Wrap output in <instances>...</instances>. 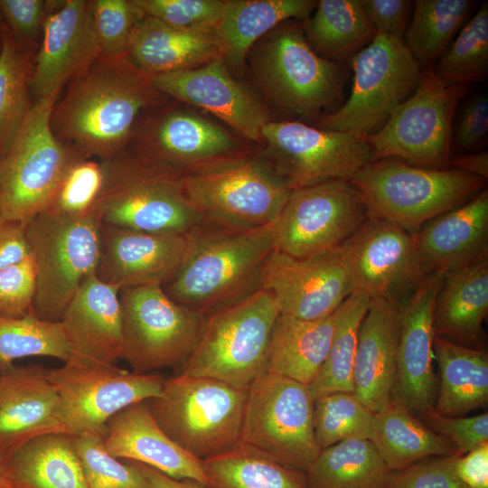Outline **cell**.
Listing matches in <instances>:
<instances>
[{
  "label": "cell",
  "mask_w": 488,
  "mask_h": 488,
  "mask_svg": "<svg viewBox=\"0 0 488 488\" xmlns=\"http://www.w3.org/2000/svg\"><path fill=\"white\" fill-rule=\"evenodd\" d=\"M46 373L58 395L67 433L72 436H106L107 424L133 404L157 397L164 378L139 374L115 365L63 363Z\"/></svg>",
  "instance_id": "ac0fdd59"
},
{
  "label": "cell",
  "mask_w": 488,
  "mask_h": 488,
  "mask_svg": "<svg viewBox=\"0 0 488 488\" xmlns=\"http://www.w3.org/2000/svg\"><path fill=\"white\" fill-rule=\"evenodd\" d=\"M351 61L353 83L349 99L324 115L316 127L367 137L415 92L422 68L402 39L380 33Z\"/></svg>",
  "instance_id": "8fae6325"
},
{
  "label": "cell",
  "mask_w": 488,
  "mask_h": 488,
  "mask_svg": "<svg viewBox=\"0 0 488 488\" xmlns=\"http://www.w3.org/2000/svg\"><path fill=\"white\" fill-rule=\"evenodd\" d=\"M59 96L36 99L0 157V216L25 224L52 201L72 162L80 157L51 126Z\"/></svg>",
  "instance_id": "9c48e42d"
},
{
  "label": "cell",
  "mask_w": 488,
  "mask_h": 488,
  "mask_svg": "<svg viewBox=\"0 0 488 488\" xmlns=\"http://www.w3.org/2000/svg\"><path fill=\"white\" fill-rule=\"evenodd\" d=\"M34 356L68 361L70 349L61 324L40 319L33 312L21 317H0V369Z\"/></svg>",
  "instance_id": "7bdbcfd3"
},
{
  "label": "cell",
  "mask_w": 488,
  "mask_h": 488,
  "mask_svg": "<svg viewBox=\"0 0 488 488\" xmlns=\"http://www.w3.org/2000/svg\"><path fill=\"white\" fill-rule=\"evenodd\" d=\"M30 255L24 225L0 216V270Z\"/></svg>",
  "instance_id": "680465c9"
},
{
  "label": "cell",
  "mask_w": 488,
  "mask_h": 488,
  "mask_svg": "<svg viewBox=\"0 0 488 488\" xmlns=\"http://www.w3.org/2000/svg\"><path fill=\"white\" fill-rule=\"evenodd\" d=\"M145 16L170 26L216 33L225 9V0H134Z\"/></svg>",
  "instance_id": "681fc988"
},
{
  "label": "cell",
  "mask_w": 488,
  "mask_h": 488,
  "mask_svg": "<svg viewBox=\"0 0 488 488\" xmlns=\"http://www.w3.org/2000/svg\"><path fill=\"white\" fill-rule=\"evenodd\" d=\"M457 455L430 457L392 471L386 488H470L455 474Z\"/></svg>",
  "instance_id": "f5cc1de1"
},
{
  "label": "cell",
  "mask_w": 488,
  "mask_h": 488,
  "mask_svg": "<svg viewBox=\"0 0 488 488\" xmlns=\"http://www.w3.org/2000/svg\"><path fill=\"white\" fill-rule=\"evenodd\" d=\"M313 414L308 386L263 372L247 390L239 444L305 473L321 451Z\"/></svg>",
  "instance_id": "7c38bea8"
},
{
  "label": "cell",
  "mask_w": 488,
  "mask_h": 488,
  "mask_svg": "<svg viewBox=\"0 0 488 488\" xmlns=\"http://www.w3.org/2000/svg\"><path fill=\"white\" fill-rule=\"evenodd\" d=\"M371 441L391 471L404 469L432 456L456 453L451 441L394 400L374 413Z\"/></svg>",
  "instance_id": "d590c367"
},
{
  "label": "cell",
  "mask_w": 488,
  "mask_h": 488,
  "mask_svg": "<svg viewBox=\"0 0 488 488\" xmlns=\"http://www.w3.org/2000/svg\"><path fill=\"white\" fill-rule=\"evenodd\" d=\"M105 183L103 160L77 157L68 168L55 194L44 209L63 215L93 211Z\"/></svg>",
  "instance_id": "7dc6e473"
},
{
  "label": "cell",
  "mask_w": 488,
  "mask_h": 488,
  "mask_svg": "<svg viewBox=\"0 0 488 488\" xmlns=\"http://www.w3.org/2000/svg\"><path fill=\"white\" fill-rule=\"evenodd\" d=\"M203 464L210 488H309L305 473L240 444Z\"/></svg>",
  "instance_id": "f35d334b"
},
{
  "label": "cell",
  "mask_w": 488,
  "mask_h": 488,
  "mask_svg": "<svg viewBox=\"0 0 488 488\" xmlns=\"http://www.w3.org/2000/svg\"><path fill=\"white\" fill-rule=\"evenodd\" d=\"M443 280V274H429L400 308L392 400L420 416L434 409L436 399L433 321Z\"/></svg>",
  "instance_id": "7402d4cb"
},
{
  "label": "cell",
  "mask_w": 488,
  "mask_h": 488,
  "mask_svg": "<svg viewBox=\"0 0 488 488\" xmlns=\"http://www.w3.org/2000/svg\"><path fill=\"white\" fill-rule=\"evenodd\" d=\"M104 446L118 459L145 465L175 479L194 480L210 488L203 461L163 431L146 400L127 407L108 420Z\"/></svg>",
  "instance_id": "4316f807"
},
{
  "label": "cell",
  "mask_w": 488,
  "mask_h": 488,
  "mask_svg": "<svg viewBox=\"0 0 488 488\" xmlns=\"http://www.w3.org/2000/svg\"><path fill=\"white\" fill-rule=\"evenodd\" d=\"M488 133V99L484 95L468 100L460 116L455 142L461 151L469 152L484 145Z\"/></svg>",
  "instance_id": "9f6ffc18"
},
{
  "label": "cell",
  "mask_w": 488,
  "mask_h": 488,
  "mask_svg": "<svg viewBox=\"0 0 488 488\" xmlns=\"http://www.w3.org/2000/svg\"><path fill=\"white\" fill-rule=\"evenodd\" d=\"M126 55L143 73L155 76L202 66L221 56V50L216 33L179 29L144 16Z\"/></svg>",
  "instance_id": "f546056e"
},
{
  "label": "cell",
  "mask_w": 488,
  "mask_h": 488,
  "mask_svg": "<svg viewBox=\"0 0 488 488\" xmlns=\"http://www.w3.org/2000/svg\"><path fill=\"white\" fill-rule=\"evenodd\" d=\"M36 270L32 256L0 270V317H21L33 312Z\"/></svg>",
  "instance_id": "f907efd6"
},
{
  "label": "cell",
  "mask_w": 488,
  "mask_h": 488,
  "mask_svg": "<svg viewBox=\"0 0 488 488\" xmlns=\"http://www.w3.org/2000/svg\"><path fill=\"white\" fill-rule=\"evenodd\" d=\"M3 456L14 488H89L68 433L37 436Z\"/></svg>",
  "instance_id": "836d02e7"
},
{
  "label": "cell",
  "mask_w": 488,
  "mask_h": 488,
  "mask_svg": "<svg viewBox=\"0 0 488 488\" xmlns=\"http://www.w3.org/2000/svg\"><path fill=\"white\" fill-rule=\"evenodd\" d=\"M279 314L273 296L264 289L208 314L198 343L180 373L247 390L265 372L267 343Z\"/></svg>",
  "instance_id": "ba28073f"
},
{
  "label": "cell",
  "mask_w": 488,
  "mask_h": 488,
  "mask_svg": "<svg viewBox=\"0 0 488 488\" xmlns=\"http://www.w3.org/2000/svg\"><path fill=\"white\" fill-rule=\"evenodd\" d=\"M55 1L0 0L5 26L23 45L38 49L45 21Z\"/></svg>",
  "instance_id": "816d5d0a"
},
{
  "label": "cell",
  "mask_w": 488,
  "mask_h": 488,
  "mask_svg": "<svg viewBox=\"0 0 488 488\" xmlns=\"http://www.w3.org/2000/svg\"><path fill=\"white\" fill-rule=\"evenodd\" d=\"M432 69L447 86H469L487 76L488 5L486 2L482 4Z\"/></svg>",
  "instance_id": "ee69618b"
},
{
  "label": "cell",
  "mask_w": 488,
  "mask_h": 488,
  "mask_svg": "<svg viewBox=\"0 0 488 488\" xmlns=\"http://www.w3.org/2000/svg\"><path fill=\"white\" fill-rule=\"evenodd\" d=\"M4 27H5V22H4V19L0 11V50H1V45H2V36H3Z\"/></svg>",
  "instance_id": "be15d7a7"
},
{
  "label": "cell",
  "mask_w": 488,
  "mask_h": 488,
  "mask_svg": "<svg viewBox=\"0 0 488 488\" xmlns=\"http://www.w3.org/2000/svg\"><path fill=\"white\" fill-rule=\"evenodd\" d=\"M150 77L166 97L213 115L240 137L261 145L262 128L272 120L269 111L231 75L221 56L194 69Z\"/></svg>",
  "instance_id": "44dd1931"
},
{
  "label": "cell",
  "mask_w": 488,
  "mask_h": 488,
  "mask_svg": "<svg viewBox=\"0 0 488 488\" xmlns=\"http://www.w3.org/2000/svg\"><path fill=\"white\" fill-rule=\"evenodd\" d=\"M369 219L358 189L331 180L291 190L274 221L275 250L305 258L340 247Z\"/></svg>",
  "instance_id": "e0dca14e"
},
{
  "label": "cell",
  "mask_w": 488,
  "mask_h": 488,
  "mask_svg": "<svg viewBox=\"0 0 488 488\" xmlns=\"http://www.w3.org/2000/svg\"><path fill=\"white\" fill-rule=\"evenodd\" d=\"M455 169L482 177L488 178L487 152L472 153L455 156L452 160Z\"/></svg>",
  "instance_id": "94428289"
},
{
  "label": "cell",
  "mask_w": 488,
  "mask_h": 488,
  "mask_svg": "<svg viewBox=\"0 0 488 488\" xmlns=\"http://www.w3.org/2000/svg\"><path fill=\"white\" fill-rule=\"evenodd\" d=\"M274 221L252 229L203 223L188 232L186 255L164 291L208 314L258 290L263 264L275 249Z\"/></svg>",
  "instance_id": "7a4b0ae2"
},
{
  "label": "cell",
  "mask_w": 488,
  "mask_h": 488,
  "mask_svg": "<svg viewBox=\"0 0 488 488\" xmlns=\"http://www.w3.org/2000/svg\"><path fill=\"white\" fill-rule=\"evenodd\" d=\"M457 477L470 488H488V442L465 455H457L454 463Z\"/></svg>",
  "instance_id": "6f0895ef"
},
{
  "label": "cell",
  "mask_w": 488,
  "mask_h": 488,
  "mask_svg": "<svg viewBox=\"0 0 488 488\" xmlns=\"http://www.w3.org/2000/svg\"><path fill=\"white\" fill-rule=\"evenodd\" d=\"M316 5L314 0H225L216 36L229 70H242L259 39L290 19L305 21Z\"/></svg>",
  "instance_id": "1f68e13d"
},
{
  "label": "cell",
  "mask_w": 488,
  "mask_h": 488,
  "mask_svg": "<svg viewBox=\"0 0 488 488\" xmlns=\"http://www.w3.org/2000/svg\"><path fill=\"white\" fill-rule=\"evenodd\" d=\"M399 303L371 298L354 357L353 394L372 413L392 400L399 334Z\"/></svg>",
  "instance_id": "83f0119b"
},
{
  "label": "cell",
  "mask_w": 488,
  "mask_h": 488,
  "mask_svg": "<svg viewBox=\"0 0 488 488\" xmlns=\"http://www.w3.org/2000/svg\"><path fill=\"white\" fill-rule=\"evenodd\" d=\"M371 298L352 292L333 313V332L324 363L308 385L315 399L333 392L353 393L352 371L361 323Z\"/></svg>",
  "instance_id": "ab89813d"
},
{
  "label": "cell",
  "mask_w": 488,
  "mask_h": 488,
  "mask_svg": "<svg viewBox=\"0 0 488 488\" xmlns=\"http://www.w3.org/2000/svg\"><path fill=\"white\" fill-rule=\"evenodd\" d=\"M305 39L321 57L341 62L369 45L377 33L361 0H320L303 23Z\"/></svg>",
  "instance_id": "8d00e7d4"
},
{
  "label": "cell",
  "mask_w": 488,
  "mask_h": 488,
  "mask_svg": "<svg viewBox=\"0 0 488 488\" xmlns=\"http://www.w3.org/2000/svg\"><path fill=\"white\" fill-rule=\"evenodd\" d=\"M373 415L352 392H333L315 399L314 432L319 448L351 438L371 440Z\"/></svg>",
  "instance_id": "f6af8a7d"
},
{
  "label": "cell",
  "mask_w": 488,
  "mask_h": 488,
  "mask_svg": "<svg viewBox=\"0 0 488 488\" xmlns=\"http://www.w3.org/2000/svg\"><path fill=\"white\" fill-rule=\"evenodd\" d=\"M90 6L99 56H125L142 11L134 0H91Z\"/></svg>",
  "instance_id": "c3c4849f"
},
{
  "label": "cell",
  "mask_w": 488,
  "mask_h": 488,
  "mask_svg": "<svg viewBox=\"0 0 488 488\" xmlns=\"http://www.w3.org/2000/svg\"><path fill=\"white\" fill-rule=\"evenodd\" d=\"M433 352L440 373L436 412L461 417L487 403L488 354L484 350L435 336Z\"/></svg>",
  "instance_id": "e575fe53"
},
{
  "label": "cell",
  "mask_w": 488,
  "mask_h": 488,
  "mask_svg": "<svg viewBox=\"0 0 488 488\" xmlns=\"http://www.w3.org/2000/svg\"><path fill=\"white\" fill-rule=\"evenodd\" d=\"M0 488H14L7 477L2 455H0Z\"/></svg>",
  "instance_id": "6125c7cd"
},
{
  "label": "cell",
  "mask_w": 488,
  "mask_h": 488,
  "mask_svg": "<svg viewBox=\"0 0 488 488\" xmlns=\"http://www.w3.org/2000/svg\"><path fill=\"white\" fill-rule=\"evenodd\" d=\"M99 57L90 1H55L34 56L31 80L34 100L59 96Z\"/></svg>",
  "instance_id": "603a6c76"
},
{
  "label": "cell",
  "mask_w": 488,
  "mask_h": 488,
  "mask_svg": "<svg viewBox=\"0 0 488 488\" xmlns=\"http://www.w3.org/2000/svg\"><path fill=\"white\" fill-rule=\"evenodd\" d=\"M333 332V314L314 321L280 314L270 333L265 372L308 386L325 361Z\"/></svg>",
  "instance_id": "d6a6232c"
},
{
  "label": "cell",
  "mask_w": 488,
  "mask_h": 488,
  "mask_svg": "<svg viewBox=\"0 0 488 488\" xmlns=\"http://www.w3.org/2000/svg\"><path fill=\"white\" fill-rule=\"evenodd\" d=\"M248 59L268 102L286 117L319 120L343 100V68L310 47L299 22L276 26L253 45Z\"/></svg>",
  "instance_id": "3957f363"
},
{
  "label": "cell",
  "mask_w": 488,
  "mask_h": 488,
  "mask_svg": "<svg viewBox=\"0 0 488 488\" xmlns=\"http://www.w3.org/2000/svg\"><path fill=\"white\" fill-rule=\"evenodd\" d=\"M262 159L290 190L351 181L372 160L366 136L296 120H271L261 132Z\"/></svg>",
  "instance_id": "9a60e30c"
},
{
  "label": "cell",
  "mask_w": 488,
  "mask_h": 488,
  "mask_svg": "<svg viewBox=\"0 0 488 488\" xmlns=\"http://www.w3.org/2000/svg\"><path fill=\"white\" fill-rule=\"evenodd\" d=\"M391 472L371 440L351 438L322 449L305 476L309 488H386Z\"/></svg>",
  "instance_id": "74e56055"
},
{
  "label": "cell",
  "mask_w": 488,
  "mask_h": 488,
  "mask_svg": "<svg viewBox=\"0 0 488 488\" xmlns=\"http://www.w3.org/2000/svg\"><path fill=\"white\" fill-rule=\"evenodd\" d=\"M485 179L456 169H430L389 157L371 161L350 182L363 197L369 217L410 232L482 192Z\"/></svg>",
  "instance_id": "5b68a950"
},
{
  "label": "cell",
  "mask_w": 488,
  "mask_h": 488,
  "mask_svg": "<svg viewBox=\"0 0 488 488\" xmlns=\"http://www.w3.org/2000/svg\"><path fill=\"white\" fill-rule=\"evenodd\" d=\"M169 101L127 57H99L54 104L56 138L80 157L112 158L129 147L141 118Z\"/></svg>",
  "instance_id": "6da1fadb"
},
{
  "label": "cell",
  "mask_w": 488,
  "mask_h": 488,
  "mask_svg": "<svg viewBox=\"0 0 488 488\" xmlns=\"http://www.w3.org/2000/svg\"><path fill=\"white\" fill-rule=\"evenodd\" d=\"M119 291L97 274L89 276L80 286L60 321L70 349L67 362L109 366L121 359Z\"/></svg>",
  "instance_id": "d4e9b609"
},
{
  "label": "cell",
  "mask_w": 488,
  "mask_h": 488,
  "mask_svg": "<svg viewBox=\"0 0 488 488\" xmlns=\"http://www.w3.org/2000/svg\"><path fill=\"white\" fill-rule=\"evenodd\" d=\"M131 462L145 477L149 488H209L191 479H175L145 465Z\"/></svg>",
  "instance_id": "91938a15"
},
{
  "label": "cell",
  "mask_w": 488,
  "mask_h": 488,
  "mask_svg": "<svg viewBox=\"0 0 488 488\" xmlns=\"http://www.w3.org/2000/svg\"><path fill=\"white\" fill-rule=\"evenodd\" d=\"M352 292L396 303L428 276L415 234L400 225L369 219L337 249Z\"/></svg>",
  "instance_id": "d6986e66"
},
{
  "label": "cell",
  "mask_w": 488,
  "mask_h": 488,
  "mask_svg": "<svg viewBox=\"0 0 488 488\" xmlns=\"http://www.w3.org/2000/svg\"><path fill=\"white\" fill-rule=\"evenodd\" d=\"M468 91L467 85H446L432 67L422 69L415 92L367 136L371 161L393 157L418 167L447 169L454 115Z\"/></svg>",
  "instance_id": "5bb4252c"
},
{
  "label": "cell",
  "mask_w": 488,
  "mask_h": 488,
  "mask_svg": "<svg viewBox=\"0 0 488 488\" xmlns=\"http://www.w3.org/2000/svg\"><path fill=\"white\" fill-rule=\"evenodd\" d=\"M425 424L451 441L463 455L488 442V413L472 417H449L434 409L422 415Z\"/></svg>",
  "instance_id": "db71d44e"
},
{
  "label": "cell",
  "mask_w": 488,
  "mask_h": 488,
  "mask_svg": "<svg viewBox=\"0 0 488 488\" xmlns=\"http://www.w3.org/2000/svg\"><path fill=\"white\" fill-rule=\"evenodd\" d=\"M35 53V50L16 41L5 24L0 50V157L32 106Z\"/></svg>",
  "instance_id": "60d3db41"
},
{
  "label": "cell",
  "mask_w": 488,
  "mask_h": 488,
  "mask_svg": "<svg viewBox=\"0 0 488 488\" xmlns=\"http://www.w3.org/2000/svg\"><path fill=\"white\" fill-rule=\"evenodd\" d=\"M258 289L273 296L281 314L305 321L331 315L352 293L337 249L305 258L274 249L261 268Z\"/></svg>",
  "instance_id": "ffe728a7"
},
{
  "label": "cell",
  "mask_w": 488,
  "mask_h": 488,
  "mask_svg": "<svg viewBox=\"0 0 488 488\" xmlns=\"http://www.w3.org/2000/svg\"><path fill=\"white\" fill-rule=\"evenodd\" d=\"M73 443L89 488H149L131 462L122 463L107 451L104 436H73Z\"/></svg>",
  "instance_id": "bcb514c9"
},
{
  "label": "cell",
  "mask_w": 488,
  "mask_h": 488,
  "mask_svg": "<svg viewBox=\"0 0 488 488\" xmlns=\"http://www.w3.org/2000/svg\"><path fill=\"white\" fill-rule=\"evenodd\" d=\"M99 218L43 210L24 224L36 270L33 312L40 319L60 322L82 282L97 274L100 259Z\"/></svg>",
  "instance_id": "8992f818"
},
{
  "label": "cell",
  "mask_w": 488,
  "mask_h": 488,
  "mask_svg": "<svg viewBox=\"0 0 488 488\" xmlns=\"http://www.w3.org/2000/svg\"><path fill=\"white\" fill-rule=\"evenodd\" d=\"M127 150L181 174L252 155L242 137L179 101L147 112Z\"/></svg>",
  "instance_id": "2e32d148"
},
{
  "label": "cell",
  "mask_w": 488,
  "mask_h": 488,
  "mask_svg": "<svg viewBox=\"0 0 488 488\" xmlns=\"http://www.w3.org/2000/svg\"><path fill=\"white\" fill-rule=\"evenodd\" d=\"M473 5L469 0H417L404 43L422 69L433 67Z\"/></svg>",
  "instance_id": "b9f144b4"
},
{
  "label": "cell",
  "mask_w": 488,
  "mask_h": 488,
  "mask_svg": "<svg viewBox=\"0 0 488 488\" xmlns=\"http://www.w3.org/2000/svg\"><path fill=\"white\" fill-rule=\"evenodd\" d=\"M103 162L105 183L93 208L101 224L188 233L204 223L185 195L183 174L129 150Z\"/></svg>",
  "instance_id": "277c9868"
},
{
  "label": "cell",
  "mask_w": 488,
  "mask_h": 488,
  "mask_svg": "<svg viewBox=\"0 0 488 488\" xmlns=\"http://www.w3.org/2000/svg\"><path fill=\"white\" fill-rule=\"evenodd\" d=\"M427 275L447 272L487 254L488 191L425 223L414 232Z\"/></svg>",
  "instance_id": "f1b7e54d"
},
{
  "label": "cell",
  "mask_w": 488,
  "mask_h": 488,
  "mask_svg": "<svg viewBox=\"0 0 488 488\" xmlns=\"http://www.w3.org/2000/svg\"><path fill=\"white\" fill-rule=\"evenodd\" d=\"M185 195L204 223L252 229L272 223L291 190L252 155L183 174Z\"/></svg>",
  "instance_id": "30bf717a"
},
{
  "label": "cell",
  "mask_w": 488,
  "mask_h": 488,
  "mask_svg": "<svg viewBox=\"0 0 488 488\" xmlns=\"http://www.w3.org/2000/svg\"><path fill=\"white\" fill-rule=\"evenodd\" d=\"M123 359L132 371L182 366L202 335L207 314L174 301L161 285L119 291Z\"/></svg>",
  "instance_id": "4fadbf2b"
},
{
  "label": "cell",
  "mask_w": 488,
  "mask_h": 488,
  "mask_svg": "<svg viewBox=\"0 0 488 488\" xmlns=\"http://www.w3.org/2000/svg\"><path fill=\"white\" fill-rule=\"evenodd\" d=\"M97 276L119 290L169 283L180 269L188 233L150 232L101 224Z\"/></svg>",
  "instance_id": "cb8c5ba5"
},
{
  "label": "cell",
  "mask_w": 488,
  "mask_h": 488,
  "mask_svg": "<svg viewBox=\"0 0 488 488\" xmlns=\"http://www.w3.org/2000/svg\"><path fill=\"white\" fill-rule=\"evenodd\" d=\"M247 390L179 373L165 379L161 393L146 403L163 431L203 461L239 445Z\"/></svg>",
  "instance_id": "52a82bcc"
},
{
  "label": "cell",
  "mask_w": 488,
  "mask_h": 488,
  "mask_svg": "<svg viewBox=\"0 0 488 488\" xmlns=\"http://www.w3.org/2000/svg\"><path fill=\"white\" fill-rule=\"evenodd\" d=\"M52 433L67 430L46 368L13 363L0 369V455Z\"/></svg>",
  "instance_id": "484cf974"
},
{
  "label": "cell",
  "mask_w": 488,
  "mask_h": 488,
  "mask_svg": "<svg viewBox=\"0 0 488 488\" xmlns=\"http://www.w3.org/2000/svg\"><path fill=\"white\" fill-rule=\"evenodd\" d=\"M361 4L377 33L402 39L411 14V1L361 0Z\"/></svg>",
  "instance_id": "11a10c76"
},
{
  "label": "cell",
  "mask_w": 488,
  "mask_h": 488,
  "mask_svg": "<svg viewBox=\"0 0 488 488\" xmlns=\"http://www.w3.org/2000/svg\"><path fill=\"white\" fill-rule=\"evenodd\" d=\"M487 313L486 254L444 275L434 310L435 336L461 345L476 343Z\"/></svg>",
  "instance_id": "4dcf8cb0"
}]
</instances>
